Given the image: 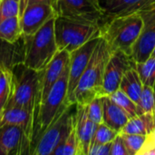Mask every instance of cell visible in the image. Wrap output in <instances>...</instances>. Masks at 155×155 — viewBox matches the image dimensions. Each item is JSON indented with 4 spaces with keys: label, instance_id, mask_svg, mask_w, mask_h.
Listing matches in <instances>:
<instances>
[{
    "label": "cell",
    "instance_id": "cell-4",
    "mask_svg": "<svg viewBox=\"0 0 155 155\" xmlns=\"http://www.w3.org/2000/svg\"><path fill=\"white\" fill-rule=\"evenodd\" d=\"M143 25L140 14L114 17L100 25V36L107 42L112 53L122 51L132 55L133 47L139 37Z\"/></svg>",
    "mask_w": 155,
    "mask_h": 155
},
{
    "label": "cell",
    "instance_id": "cell-34",
    "mask_svg": "<svg viewBox=\"0 0 155 155\" xmlns=\"http://www.w3.org/2000/svg\"><path fill=\"white\" fill-rule=\"evenodd\" d=\"M46 3L49 5H54V0H20L19 2V16L22 15L23 11L25 9V7L30 5V4H34V3Z\"/></svg>",
    "mask_w": 155,
    "mask_h": 155
},
{
    "label": "cell",
    "instance_id": "cell-3",
    "mask_svg": "<svg viewBox=\"0 0 155 155\" xmlns=\"http://www.w3.org/2000/svg\"><path fill=\"white\" fill-rule=\"evenodd\" d=\"M42 73L43 70L36 71L31 69L23 63L16 64L12 68V93L5 105V107H21L31 112L34 116V124L37 116L38 91Z\"/></svg>",
    "mask_w": 155,
    "mask_h": 155
},
{
    "label": "cell",
    "instance_id": "cell-21",
    "mask_svg": "<svg viewBox=\"0 0 155 155\" xmlns=\"http://www.w3.org/2000/svg\"><path fill=\"white\" fill-rule=\"evenodd\" d=\"M19 41L13 44L0 38V66L12 69L16 64L23 62L24 45L22 43L20 45Z\"/></svg>",
    "mask_w": 155,
    "mask_h": 155
},
{
    "label": "cell",
    "instance_id": "cell-2",
    "mask_svg": "<svg viewBox=\"0 0 155 155\" xmlns=\"http://www.w3.org/2000/svg\"><path fill=\"white\" fill-rule=\"evenodd\" d=\"M54 17L49 19L38 31L22 36L23 64L34 70H44L58 51L54 36Z\"/></svg>",
    "mask_w": 155,
    "mask_h": 155
},
{
    "label": "cell",
    "instance_id": "cell-9",
    "mask_svg": "<svg viewBox=\"0 0 155 155\" xmlns=\"http://www.w3.org/2000/svg\"><path fill=\"white\" fill-rule=\"evenodd\" d=\"M101 36H95L87 43L70 53L69 62V77H68V90L66 104L72 105V98L74 92L78 84V82L86 69L91 56L97 45Z\"/></svg>",
    "mask_w": 155,
    "mask_h": 155
},
{
    "label": "cell",
    "instance_id": "cell-16",
    "mask_svg": "<svg viewBox=\"0 0 155 155\" xmlns=\"http://www.w3.org/2000/svg\"><path fill=\"white\" fill-rule=\"evenodd\" d=\"M98 124L88 117L87 105L75 104L74 127L78 142V155H88Z\"/></svg>",
    "mask_w": 155,
    "mask_h": 155
},
{
    "label": "cell",
    "instance_id": "cell-19",
    "mask_svg": "<svg viewBox=\"0 0 155 155\" xmlns=\"http://www.w3.org/2000/svg\"><path fill=\"white\" fill-rule=\"evenodd\" d=\"M155 129V114L144 113L131 118L120 133L149 135Z\"/></svg>",
    "mask_w": 155,
    "mask_h": 155
},
{
    "label": "cell",
    "instance_id": "cell-23",
    "mask_svg": "<svg viewBox=\"0 0 155 155\" xmlns=\"http://www.w3.org/2000/svg\"><path fill=\"white\" fill-rule=\"evenodd\" d=\"M13 74L12 69L0 66V114L5 107L12 93Z\"/></svg>",
    "mask_w": 155,
    "mask_h": 155
},
{
    "label": "cell",
    "instance_id": "cell-25",
    "mask_svg": "<svg viewBox=\"0 0 155 155\" xmlns=\"http://www.w3.org/2000/svg\"><path fill=\"white\" fill-rule=\"evenodd\" d=\"M109 97L121 108H123L130 116V118L135 117L140 114L137 104L120 88L112 94H110Z\"/></svg>",
    "mask_w": 155,
    "mask_h": 155
},
{
    "label": "cell",
    "instance_id": "cell-33",
    "mask_svg": "<svg viewBox=\"0 0 155 155\" xmlns=\"http://www.w3.org/2000/svg\"><path fill=\"white\" fill-rule=\"evenodd\" d=\"M112 143L94 145L90 148L88 155H110Z\"/></svg>",
    "mask_w": 155,
    "mask_h": 155
},
{
    "label": "cell",
    "instance_id": "cell-28",
    "mask_svg": "<svg viewBox=\"0 0 155 155\" xmlns=\"http://www.w3.org/2000/svg\"><path fill=\"white\" fill-rule=\"evenodd\" d=\"M140 114L144 113H150L155 114V93L153 87L149 85H143V92L138 104Z\"/></svg>",
    "mask_w": 155,
    "mask_h": 155
},
{
    "label": "cell",
    "instance_id": "cell-40",
    "mask_svg": "<svg viewBox=\"0 0 155 155\" xmlns=\"http://www.w3.org/2000/svg\"><path fill=\"white\" fill-rule=\"evenodd\" d=\"M15 1H17V2H20V0H15Z\"/></svg>",
    "mask_w": 155,
    "mask_h": 155
},
{
    "label": "cell",
    "instance_id": "cell-38",
    "mask_svg": "<svg viewBox=\"0 0 155 155\" xmlns=\"http://www.w3.org/2000/svg\"><path fill=\"white\" fill-rule=\"evenodd\" d=\"M146 137H147V136H146ZM147 139H149V138H147ZM149 140H151V139H149ZM151 141H152V142H153V143H155V141H153V140H151Z\"/></svg>",
    "mask_w": 155,
    "mask_h": 155
},
{
    "label": "cell",
    "instance_id": "cell-22",
    "mask_svg": "<svg viewBox=\"0 0 155 155\" xmlns=\"http://www.w3.org/2000/svg\"><path fill=\"white\" fill-rule=\"evenodd\" d=\"M23 36L19 16L7 18L0 23V38L8 43H16Z\"/></svg>",
    "mask_w": 155,
    "mask_h": 155
},
{
    "label": "cell",
    "instance_id": "cell-30",
    "mask_svg": "<svg viewBox=\"0 0 155 155\" xmlns=\"http://www.w3.org/2000/svg\"><path fill=\"white\" fill-rule=\"evenodd\" d=\"M13 16H19V2L15 0H1L0 23Z\"/></svg>",
    "mask_w": 155,
    "mask_h": 155
},
{
    "label": "cell",
    "instance_id": "cell-1",
    "mask_svg": "<svg viewBox=\"0 0 155 155\" xmlns=\"http://www.w3.org/2000/svg\"><path fill=\"white\" fill-rule=\"evenodd\" d=\"M112 52L107 42L101 37L89 64L74 92L72 104H89L94 99L104 96V70Z\"/></svg>",
    "mask_w": 155,
    "mask_h": 155
},
{
    "label": "cell",
    "instance_id": "cell-8",
    "mask_svg": "<svg viewBox=\"0 0 155 155\" xmlns=\"http://www.w3.org/2000/svg\"><path fill=\"white\" fill-rule=\"evenodd\" d=\"M56 15L97 25L103 23L104 14L98 0H54Z\"/></svg>",
    "mask_w": 155,
    "mask_h": 155
},
{
    "label": "cell",
    "instance_id": "cell-13",
    "mask_svg": "<svg viewBox=\"0 0 155 155\" xmlns=\"http://www.w3.org/2000/svg\"><path fill=\"white\" fill-rule=\"evenodd\" d=\"M69 61L70 53L66 50H58L48 65L43 70L38 91L37 114L42 103L49 94L53 85L64 73V69L69 64Z\"/></svg>",
    "mask_w": 155,
    "mask_h": 155
},
{
    "label": "cell",
    "instance_id": "cell-12",
    "mask_svg": "<svg viewBox=\"0 0 155 155\" xmlns=\"http://www.w3.org/2000/svg\"><path fill=\"white\" fill-rule=\"evenodd\" d=\"M103 10V23L114 17L141 14L155 9V0H98ZM102 23V24H103Z\"/></svg>",
    "mask_w": 155,
    "mask_h": 155
},
{
    "label": "cell",
    "instance_id": "cell-20",
    "mask_svg": "<svg viewBox=\"0 0 155 155\" xmlns=\"http://www.w3.org/2000/svg\"><path fill=\"white\" fill-rule=\"evenodd\" d=\"M119 88L124 91L138 106L143 84L135 67H132L125 72Z\"/></svg>",
    "mask_w": 155,
    "mask_h": 155
},
{
    "label": "cell",
    "instance_id": "cell-18",
    "mask_svg": "<svg viewBox=\"0 0 155 155\" xmlns=\"http://www.w3.org/2000/svg\"><path fill=\"white\" fill-rule=\"evenodd\" d=\"M101 99L103 104V123L120 133L131 119L130 116L123 108L115 104L109 95L102 96Z\"/></svg>",
    "mask_w": 155,
    "mask_h": 155
},
{
    "label": "cell",
    "instance_id": "cell-37",
    "mask_svg": "<svg viewBox=\"0 0 155 155\" xmlns=\"http://www.w3.org/2000/svg\"><path fill=\"white\" fill-rule=\"evenodd\" d=\"M0 155H4V153H3V152L1 151V149H0Z\"/></svg>",
    "mask_w": 155,
    "mask_h": 155
},
{
    "label": "cell",
    "instance_id": "cell-17",
    "mask_svg": "<svg viewBox=\"0 0 155 155\" xmlns=\"http://www.w3.org/2000/svg\"><path fill=\"white\" fill-rule=\"evenodd\" d=\"M4 125H18L23 127L31 143L34 116L28 110L17 106L5 107L0 114V127Z\"/></svg>",
    "mask_w": 155,
    "mask_h": 155
},
{
    "label": "cell",
    "instance_id": "cell-41",
    "mask_svg": "<svg viewBox=\"0 0 155 155\" xmlns=\"http://www.w3.org/2000/svg\"><path fill=\"white\" fill-rule=\"evenodd\" d=\"M0 2H1V0H0Z\"/></svg>",
    "mask_w": 155,
    "mask_h": 155
},
{
    "label": "cell",
    "instance_id": "cell-31",
    "mask_svg": "<svg viewBox=\"0 0 155 155\" xmlns=\"http://www.w3.org/2000/svg\"><path fill=\"white\" fill-rule=\"evenodd\" d=\"M87 114L92 122L97 124L103 123V104L101 97L94 99L87 104Z\"/></svg>",
    "mask_w": 155,
    "mask_h": 155
},
{
    "label": "cell",
    "instance_id": "cell-5",
    "mask_svg": "<svg viewBox=\"0 0 155 155\" xmlns=\"http://www.w3.org/2000/svg\"><path fill=\"white\" fill-rule=\"evenodd\" d=\"M68 77H69V64L64 69L62 75L60 76V78L53 85L49 94H47V96L45 97V99L44 100V102L40 106L33 128L30 154L33 155V152L44 132L53 123L55 117L64 108L68 106V104H66Z\"/></svg>",
    "mask_w": 155,
    "mask_h": 155
},
{
    "label": "cell",
    "instance_id": "cell-14",
    "mask_svg": "<svg viewBox=\"0 0 155 155\" xmlns=\"http://www.w3.org/2000/svg\"><path fill=\"white\" fill-rule=\"evenodd\" d=\"M54 16L56 14L52 5L41 2L28 5L19 16L23 36L35 34Z\"/></svg>",
    "mask_w": 155,
    "mask_h": 155
},
{
    "label": "cell",
    "instance_id": "cell-36",
    "mask_svg": "<svg viewBox=\"0 0 155 155\" xmlns=\"http://www.w3.org/2000/svg\"><path fill=\"white\" fill-rule=\"evenodd\" d=\"M152 56H155V48L154 50H153V54H152Z\"/></svg>",
    "mask_w": 155,
    "mask_h": 155
},
{
    "label": "cell",
    "instance_id": "cell-10",
    "mask_svg": "<svg viewBox=\"0 0 155 155\" xmlns=\"http://www.w3.org/2000/svg\"><path fill=\"white\" fill-rule=\"evenodd\" d=\"M132 67H135V62L131 55L122 51H114L111 54L104 70V91L105 95H110L119 89L124 74Z\"/></svg>",
    "mask_w": 155,
    "mask_h": 155
},
{
    "label": "cell",
    "instance_id": "cell-15",
    "mask_svg": "<svg viewBox=\"0 0 155 155\" xmlns=\"http://www.w3.org/2000/svg\"><path fill=\"white\" fill-rule=\"evenodd\" d=\"M0 149L4 155L30 154L31 143L23 127L4 125L0 127Z\"/></svg>",
    "mask_w": 155,
    "mask_h": 155
},
{
    "label": "cell",
    "instance_id": "cell-29",
    "mask_svg": "<svg viewBox=\"0 0 155 155\" xmlns=\"http://www.w3.org/2000/svg\"><path fill=\"white\" fill-rule=\"evenodd\" d=\"M119 134L122 135L130 155L137 154L140 152V150L143 148L146 141L145 135L129 134H123V133H119Z\"/></svg>",
    "mask_w": 155,
    "mask_h": 155
},
{
    "label": "cell",
    "instance_id": "cell-27",
    "mask_svg": "<svg viewBox=\"0 0 155 155\" xmlns=\"http://www.w3.org/2000/svg\"><path fill=\"white\" fill-rule=\"evenodd\" d=\"M118 134H119V132L110 128L104 123L99 124L97 126V129L95 131V134L93 137L90 148L94 145L112 143L114 140V138L118 135Z\"/></svg>",
    "mask_w": 155,
    "mask_h": 155
},
{
    "label": "cell",
    "instance_id": "cell-24",
    "mask_svg": "<svg viewBox=\"0 0 155 155\" xmlns=\"http://www.w3.org/2000/svg\"><path fill=\"white\" fill-rule=\"evenodd\" d=\"M135 69L137 70L143 85L154 86L155 56H151L142 63H135Z\"/></svg>",
    "mask_w": 155,
    "mask_h": 155
},
{
    "label": "cell",
    "instance_id": "cell-32",
    "mask_svg": "<svg viewBox=\"0 0 155 155\" xmlns=\"http://www.w3.org/2000/svg\"><path fill=\"white\" fill-rule=\"evenodd\" d=\"M110 155H130L124 141L120 134H118V135L112 142Z\"/></svg>",
    "mask_w": 155,
    "mask_h": 155
},
{
    "label": "cell",
    "instance_id": "cell-7",
    "mask_svg": "<svg viewBox=\"0 0 155 155\" xmlns=\"http://www.w3.org/2000/svg\"><path fill=\"white\" fill-rule=\"evenodd\" d=\"M74 105H68L55 117L40 137L33 155H52L54 150L67 138L74 126Z\"/></svg>",
    "mask_w": 155,
    "mask_h": 155
},
{
    "label": "cell",
    "instance_id": "cell-35",
    "mask_svg": "<svg viewBox=\"0 0 155 155\" xmlns=\"http://www.w3.org/2000/svg\"><path fill=\"white\" fill-rule=\"evenodd\" d=\"M147 138H149V139H151V140H153V141H155V129L153 130V132L151 134L147 135Z\"/></svg>",
    "mask_w": 155,
    "mask_h": 155
},
{
    "label": "cell",
    "instance_id": "cell-26",
    "mask_svg": "<svg viewBox=\"0 0 155 155\" xmlns=\"http://www.w3.org/2000/svg\"><path fill=\"white\" fill-rule=\"evenodd\" d=\"M52 155H78V142L74 127V121L71 133L67 138L54 150Z\"/></svg>",
    "mask_w": 155,
    "mask_h": 155
},
{
    "label": "cell",
    "instance_id": "cell-11",
    "mask_svg": "<svg viewBox=\"0 0 155 155\" xmlns=\"http://www.w3.org/2000/svg\"><path fill=\"white\" fill-rule=\"evenodd\" d=\"M143 25L132 53L135 63H142L152 56L155 48V9L140 14Z\"/></svg>",
    "mask_w": 155,
    "mask_h": 155
},
{
    "label": "cell",
    "instance_id": "cell-6",
    "mask_svg": "<svg viewBox=\"0 0 155 155\" xmlns=\"http://www.w3.org/2000/svg\"><path fill=\"white\" fill-rule=\"evenodd\" d=\"M99 35L100 27L97 25L59 15L54 18V36L58 50H66L72 53Z\"/></svg>",
    "mask_w": 155,
    "mask_h": 155
},
{
    "label": "cell",
    "instance_id": "cell-39",
    "mask_svg": "<svg viewBox=\"0 0 155 155\" xmlns=\"http://www.w3.org/2000/svg\"><path fill=\"white\" fill-rule=\"evenodd\" d=\"M153 90H154V93H155V84H154V86H153Z\"/></svg>",
    "mask_w": 155,
    "mask_h": 155
}]
</instances>
